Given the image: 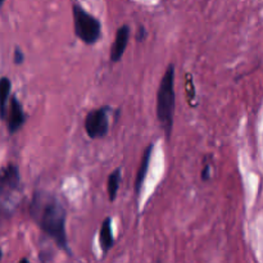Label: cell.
<instances>
[{"label": "cell", "mask_w": 263, "mask_h": 263, "mask_svg": "<svg viewBox=\"0 0 263 263\" xmlns=\"http://www.w3.org/2000/svg\"><path fill=\"white\" fill-rule=\"evenodd\" d=\"M30 213L39 228L53 239L59 248L69 253L66 233V210L61 200L50 193H35L30 205Z\"/></svg>", "instance_id": "1"}, {"label": "cell", "mask_w": 263, "mask_h": 263, "mask_svg": "<svg viewBox=\"0 0 263 263\" xmlns=\"http://www.w3.org/2000/svg\"><path fill=\"white\" fill-rule=\"evenodd\" d=\"M22 184L18 167L8 164L0 170V220L10 217L20 205Z\"/></svg>", "instance_id": "2"}, {"label": "cell", "mask_w": 263, "mask_h": 263, "mask_svg": "<svg viewBox=\"0 0 263 263\" xmlns=\"http://www.w3.org/2000/svg\"><path fill=\"white\" fill-rule=\"evenodd\" d=\"M175 110V67L170 64L161 80L157 94V117L162 128L170 138L174 126Z\"/></svg>", "instance_id": "3"}, {"label": "cell", "mask_w": 263, "mask_h": 263, "mask_svg": "<svg viewBox=\"0 0 263 263\" xmlns=\"http://www.w3.org/2000/svg\"><path fill=\"white\" fill-rule=\"evenodd\" d=\"M72 14H73L74 33L77 37L87 45L97 43L102 35V25L99 20L77 4H73L72 7Z\"/></svg>", "instance_id": "4"}, {"label": "cell", "mask_w": 263, "mask_h": 263, "mask_svg": "<svg viewBox=\"0 0 263 263\" xmlns=\"http://www.w3.org/2000/svg\"><path fill=\"white\" fill-rule=\"evenodd\" d=\"M85 130L91 139L104 138L109 130L108 108L90 110L85 118Z\"/></svg>", "instance_id": "5"}, {"label": "cell", "mask_w": 263, "mask_h": 263, "mask_svg": "<svg viewBox=\"0 0 263 263\" xmlns=\"http://www.w3.org/2000/svg\"><path fill=\"white\" fill-rule=\"evenodd\" d=\"M7 125L8 130H9L10 134H14L20 130L23 126L26 120L25 112H23L22 104L18 102V99L15 97L10 98L9 103V109H8L7 113Z\"/></svg>", "instance_id": "6"}, {"label": "cell", "mask_w": 263, "mask_h": 263, "mask_svg": "<svg viewBox=\"0 0 263 263\" xmlns=\"http://www.w3.org/2000/svg\"><path fill=\"white\" fill-rule=\"evenodd\" d=\"M128 39H130V27L126 25L121 26L118 28L117 33H116L115 43H113L112 48H110V61L118 62L122 58L123 53L126 50V46L128 44Z\"/></svg>", "instance_id": "7"}, {"label": "cell", "mask_w": 263, "mask_h": 263, "mask_svg": "<svg viewBox=\"0 0 263 263\" xmlns=\"http://www.w3.org/2000/svg\"><path fill=\"white\" fill-rule=\"evenodd\" d=\"M153 144L148 146L145 149L143 154V159H141V164H140V168H139L138 175H136V181H135V193L136 195L140 194V190L143 187L144 181H145V177H146V172H148L149 168V162H151V157H152V152H153Z\"/></svg>", "instance_id": "8"}, {"label": "cell", "mask_w": 263, "mask_h": 263, "mask_svg": "<svg viewBox=\"0 0 263 263\" xmlns=\"http://www.w3.org/2000/svg\"><path fill=\"white\" fill-rule=\"evenodd\" d=\"M113 235H112V220L110 217L104 218L102 222V228H100V248H102L103 253L107 254L109 249L113 247Z\"/></svg>", "instance_id": "9"}, {"label": "cell", "mask_w": 263, "mask_h": 263, "mask_svg": "<svg viewBox=\"0 0 263 263\" xmlns=\"http://www.w3.org/2000/svg\"><path fill=\"white\" fill-rule=\"evenodd\" d=\"M10 87H12L10 80L8 79V77H2V79H0V118H2V120H4V118L7 117V104L8 100H9Z\"/></svg>", "instance_id": "10"}, {"label": "cell", "mask_w": 263, "mask_h": 263, "mask_svg": "<svg viewBox=\"0 0 263 263\" xmlns=\"http://www.w3.org/2000/svg\"><path fill=\"white\" fill-rule=\"evenodd\" d=\"M120 182H121V171L120 168H117L109 175V177H108L107 187H108V195H109L110 202H113V200L116 199V197H117Z\"/></svg>", "instance_id": "11"}, {"label": "cell", "mask_w": 263, "mask_h": 263, "mask_svg": "<svg viewBox=\"0 0 263 263\" xmlns=\"http://www.w3.org/2000/svg\"><path fill=\"white\" fill-rule=\"evenodd\" d=\"M23 58H25V57H23V53L22 51H21V49H15L14 50V63L15 64H21L23 62Z\"/></svg>", "instance_id": "12"}, {"label": "cell", "mask_w": 263, "mask_h": 263, "mask_svg": "<svg viewBox=\"0 0 263 263\" xmlns=\"http://www.w3.org/2000/svg\"><path fill=\"white\" fill-rule=\"evenodd\" d=\"M20 263H30V262H28L27 258H22V259H21V261H20Z\"/></svg>", "instance_id": "13"}, {"label": "cell", "mask_w": 263, "mask_h": 263, "mask_svg": "<svg viewBox=\"0 0 263 263\" xmlns=\"http://www.w3.org/2000/svg\"><path fill=\"white\" fill-rule=\"evenodd\" d=\"M2 257H3V252H2V249H0V259H2Z\"/></svg>", "instance_id": "14"}, {"label": "cell", "mask_w": 263, "mask_h": 263, "mask_svg": "<svg viewBox=\"0 0 263 263\" xmlns=\"http://www.w3.org/2000/svg\"><path fill=\"white\" fill-rule=\"evenodd\" d=\"M3 3H4V0H0V7H2V5H3Z\"/></svg>", "instance_id": "15"}]
</instances>
